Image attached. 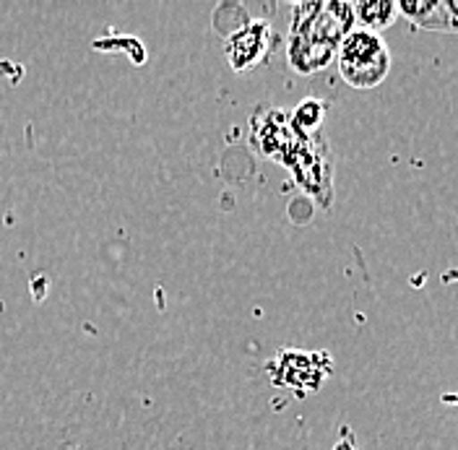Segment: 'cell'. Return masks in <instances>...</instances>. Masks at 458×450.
<instances>
[{
  "instance_id": "obj_1",
  "label": "cell",
  "mask_w": 458,
  "mask_h": 450,
  "mask_svg": "<svg viewBox=\"0 0 458 450\" xmlns=\"http://www.w3.org/2000/svg\"><path fill=\"white\" fill-rule=\"evenodd\" d=\"M357 27L352 3H297L286 57L297 73H315L323 71L342 45V39Z\"/></svg>"
},
{
  "instance_id": "obj_2",
  "label": "cell",
  "mask_w": 458,
  "mask_h": 450,
  "mask_svg": "<svg viewBox=\"0 0 458 450\" xmlns=\"http://www.w3.org/2000/svg\"><path fill=\"white\" fill-rule=\"evenodd\" d=\"M336 57L342 79L354 89H372L391 71V53L383 37L368 29H352L342 39Z\"/></svg>"
},
{
  "instance_id": "obj_3",
  "label": "cell",
  "mask_w": 458,
  "mask_h": 450,
  "mask_svg": "<svg viewBox=\"0 0 458 450\" xmlns=\"http://www.w3.org/2000/svg\"><path fill=\"white\" fill-rule=\"evenodd\" d=\"M271 42H274V29L268 21H248L245 27L237 29L225 45L229 65L234 71L256 68L271 53Z\"/></svg>"
},
{
  "instance_id": "obj_4",
  "label": "cell",
  "mask_w": 458,
  "mask_h": 450,
  "mask_svg": "<svg viewBox=\"0 0 458 450\" xmlns=\"http://www.w3.org/2000/svg\"><path fill=\"white\" fill-rule=\"evenodd\" d=\"M399 16H409L414 27L429 31H458L445 0H401Z\"/></svg>"
},
{
  "instance_id": "obj_5",
  "label": "cell",
  "mask_w": 458,
  "mask_h": 450,
  "mask_svg": "<svg viewBox=\"0 0 458 450\" xmlns=\"http://www.w3.org/2000/svg\"><path fill=\"white\" fill-rule=\"evenodd\" d=\"M354 8V21L360 29L368 31H383L399 19V3L394 0H365V3H352Z\"/></svg>"
},
{
  "instance_id": "obj_6",
  "label": "cell",
  "mask_w": 458,
  "mask_h": 450,
  "mask_svg": "<svg viewBox=\"0 0 458 450\" xmlns=\"http://www.w3.org/2000/svg\"><path fill=\"white\" fill-rule=\"evenodd\" d=\"M323 113H326V107H323V102L320 99H305V102H300V107L294 110L292 115V131H294V136H300V139H310V133L320 128V123H323Z\"/></svg>"
},
{
  "instance_id": "obj_7",
  "label": "cell",
  "mask_w": 458,
  "mask_h": 450,
  "mask_svg": "<svg viewBox=\"0 0 458 450\" xmlns=\"http://www.w3.org/2000/svg\"><path fill=\"white\" fill-rule=\"evenodd\" d=\"M334 450H357L354 440H352V435H349V429H344V437L336 443V448Z\"/></svg>"
},
{
  "instance_id": "obj_8",
  "label": "cell",
  "mask_w": 458,
  "mask_h": 450,
  "mask_svg": "<svg viewBox=\"0 0 458 450\" xmlns=\"http://www.w3.org/2000/svg\"><path fill=\"white\" fill-rule=\"evenodd\" d=\"M445 5H448V13L454 16V24L458 29V0H445Z\"/></svg>"
}]
</instances>
